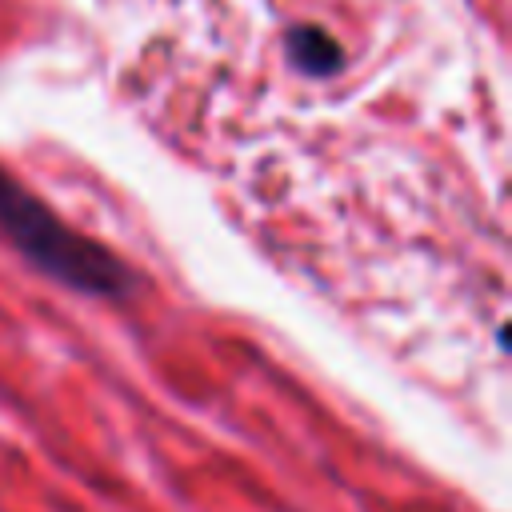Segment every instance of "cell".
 Here are the masks:
<instances>
[{"label":"cell","mask_w":512,"mask_h":512,"mask_svg":"<svg viewBox=\"0 0 512 512\" xmlns=\"http://www.w3.org/2000/svg\"><path fill=\"white\" fill-rule=\"evenodd\" d=\"M0 236L12 252H20L36 272L48 280L96 296V300H120L132 284L128 268L92 236L64 224L36 192H28L16 176L0 168Z\"/></svg>","instance_id":"1"},{"label":"cell","mask_w":512,"mask_h":512,"mask_svg":"<svg viewBox=\"0 0 512 512\" xmlns=\"http://www.w3.org/2000/svg\"><path fill=\"white\" fill-rule=\"evenodd\" d=\"M288 48V64L300 72V76H312V80H328L344 68V48L316 24H300L288 32L284 40Z\"/></svg>","instance_id":"2"}]
</instances>
